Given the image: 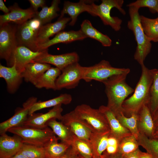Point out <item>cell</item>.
Masks as SVG:
<instances>
[{"mask_svg": "<svg viewBox=\"0 0 158 158\" xmlns=\"http://www.w3.org/2000/svg\"><path fill=\"white\" fill-rule=\"evenodd\" d=\"M141 74L133 94L123 102L122 107L124 115L130 117L138 114L144 105L149 104L151 87L153 78L152 69H150L144 64L141 66Z\"/></svg>", "mask_w": 158, "mask_h": 158, "instance_id": "1", "label": "cell"}, {"mask_svg": "<svg viewBox=\"0 0 158 158\" xmlns=\"http://www.w3.org/2000/svg\"><path fill=\"white\" fill-rule=\"evenodd\" d=\"M127 75H114L102 82L107 98V106L116 116L123 113L122 105L124 101L134 91L126 82Z\"/></svg>", "mask_w": 158, "mask_h": 158, "instance_id": "2", "label": "cell"}, {"mask_svg": "<svg viewBox=\"0 0 158 158\" xmlns=\"http://www.w3.org/2000/svg\"><path fill=\"white\" fill-rule=\"evenodd\" d=\"M128 7L130 19L128 22L127 27L133 32L137 44L134 59L141 66L144 64V61L150 52L152 44L142 26L139 9L133 6Z\"/></svg>", "mask_w": 158, "mask_h": 158, "instance_id": "3", "label": "cell"}, {"mask_svg": "<svg viewBox=\"0 0 158 158\" xmlns=\"http://www.w3.org/2000/svg\"><path fill=\"white\" fill-rule=\"evenodd\" d=\"M7 131L20 137L24 143L43 147L58 138L48 126L38 128L21 125L11 128Z\"/></svg>", "mask_w": 158, "mask_h": 158, "instance_id": "4", "label": "cell"}, {"mask_svg": "<svg viewBox=\"0 0 158 158\" xmlns=\"http://www.w3.org/2000/svg\"><path fill=\"white\" fill-rule=\"evenodd\" d=\"M73 110L77 116L92 133H103L110 131L107 119L99 109L82 104L76 106Z\"/></svg>", "mask_w": 158, "mask_h": 158, "instance_id": "5", "label": "cell"}, {"mask_svg": "<svg viewBox=\"0 0 158 158\" xmlns=\"http://www.w3.org/2000/svg\"><path fill=\"white\" fill-rule=\"evenodd\" d=\"M130 71V69L128 68L114 67L108 61L103 60L92 66H83L82 79L87 82L95 80L102 83L114 75H128Z\"/></svg>", "mask_w": 158, "mask_h": 158, "instance_id": "6", "label": "cell"}, {"mask_svg": "<svg viewBox=\"0 0 158 158\" xmlns=\"http://www.w3.org/2000/svg\"><path fill=\"white\" fill-rule=\"evenodd\" d=\"M42 25L37 19L33 18L20 25H16V37L17 46H23L34 51H39L37 38Z\"/></svg>", "mask_w": 158, "mask_h": 158, "instance_id": "7", "label": "cell"}, {"mask_svg": "<svg viewBox=\"0 0 158 158\" xmlns=\"http://www.w3.org/2000/svg\"><path fill=\"white\" fill-rule=\"evenodd\" d=\"M16 25L7 23L0 26V57L6 61L8 67L13 65V58L17 44Z\"/></svg>", "mask_w": 158, "mask_h": 158, "instance_id": "8", "label": "cell"}, {"mask_svg": "<svg viewBox=\"0 0 158 158\" xmlns=\"http://www.w3.org/2000/svg\"><path fill=\"white\" fill-rule=\"evenodd\" d=\"M123 0H102L99 5H97V16H99L104 25L110 26L116 31L121 28L122 20L117 17L111 16L110 11L114 8H117L123 15L126 12L122 8Z\"/></svg>", "mask_w": 158, "mask_h": 158, "instance_id": "9", "label": "cell"}, {"mask_svg": "<svg viewBox=\"0 0 158 158\" xmlns=\"http://www.w3.org/2000/svg\"><path fill=\"white\" fill-rule=\"evenodd\" d=\"M83 66L78 62L71 64L61 71L56 81V90L76 87L82 79Z\"/></svg>", "mask_w": 158, "mask_h": 158, "instance_id": "10", "label": "cell"}, {"mask_svg": "<svg viewBox=\"0 0 158 158\" xmlns=\"http://www.w3.org/2000/svg\"><path fill=\"white\" fill-rule=\"evenodd\" d=\"M96 6L97 5L91 1L81 0L77 3L65 1L59 18L63 17L65 14L68 15L71 18L69 25L73 26L78 16L83 12H87L92 16H97Z\"/></svg>", "mask_w": 158, "mask_h": 158, "instance_id": "11", "label": "cell"}, {"mask_svg": "<svg viewBox=\"0 0 158 158\" xmlns=\"http://www.w3.org/2000/svg\"><path fill=\"white\" fill-rule=\"evenodd\" d=\"M37 100L36 97H30L23 103L22 107H17L12 116L0 123V134L6 133L11 128L21 125L29 116L30 109Z\"/></svg>", "mask_w": 158, "mask_h": 158, "instance_id": "12", "label": "cell"}, {"mask_svg": "<svg viewBox=\"0 0 158 158\" xmlns=\"http://www.w3.org/2000/svg\"><path fill=\"white\" fill-rule=\"evenodd\" d=\"M8 8L10 11L8 13L0 16V26L7 23L21 24L34 18L37 12L31 7L26 9L21 8L16 3Z\"/></svg>", "mask_w": 158, "mask_h": 158, "instance_id": "13", "label": "cell"}, {"mask_svg": "<svg viewBox=\"0 0 158 158\" xmlns=\"http://www.w3.org/2000/svg\"><path fill=\"white\" fill-rule=\"evenodd\" d=\"M61 121L77 138L90 141L92 132L77 116L74 110L63 115Z\"/></svg>", "mask_w": 158, "mask_h": 158, "instance_id": "14", "label": "cell"}, {"mask_svg": "<svg viewBox=\"0 0 158 158\" xmlns=\"http://www.w3.org/2000/svg\"><path fill=\"white\" fill-rule=\"evenodd\" d=\"M61 105L60 104L53 107L45 113H34L29 115L21 125L44 128L47 126L46 123L51 119L54 118L61 121L63 116L61 113L63 111Z\"/></svg>", "mask_w": 158, "mask_h": 158, "instance_id": "15", "label": "cell"}, {"mask_svg": "<svg viewBox=\"0 0 158 158\" xmlns=\"http://www.w3.org/2000/svg\"><path fill=\"white\" fill-rule=\"evenodd\" d=\"M79 59L78 54L75 52L59 55H52L47 52L34 61L53 65L61 71L69 65L78 62Z\"/></svg>", "mask_w": 158, "mask_h": 158, "instance_id": "16", "label": "cell"}, {"mask_svg": "<svg viewBox=\"0 0 158 158\" xmlns=\"http://www.w3.org/2000/svg\"><path fill=\"white\" fill-rule=\"evenodd\" d=\"M47 52L48 49L34 51L25 46H18L14 53L13 66L14 64L17 70L21 73L27 64L34 61L37 58Z\"/></svg>", "mask_w": 158, "mask_h": 158, "instance_id": "17", "label": "cell"}, {"mask_svg": "<svg viewBox=\"0 0 158 158\" xmlns=\"http://www.w3.org/2000/svg\"><path fill=\"white\" fill-rule=\"evenodd\" d=\"M24 141L19 136H11L6 133L0 134V158H11L20 151Z\"/></svg>", "mask_w": 158, "mask_h": 158, "instance_id": "18", "label": "cell"}, {"mask_svg": "<svg viewBox=\"0 0 158 158\" xmlns=\"http://www.w3.org/2000/svg\"><path fill=\"white\" fill-rule=\"evenodd\" d=\"M71 20L70 17L59 18L54 23L42 25L39 30L37 38V43L38 48L39 45L48 41L50 37L62 31L67 23Z\"/></svg>", "mask_w": 158, "mask_h": 158, "instance_id": "19", "label": "cell"}, {"mask_svg": "<svg viewBox=\"0 0 158 158\" xmlns=\"http://www.w3.org/2000/svg\"><path fill=\"white\" fill-rule=\"evenodd\" d=\"M99 109L107 119L110 129V136L119 141L123 138L132 134L121 124L115 114L107 106L101 105Z\"/></svg>", "mask_w": 158, "mask_h": 158, "instance_id": "20", "label": "cell"}, {"mask_svg": "<svg viewBox=\"0 0 158 158\" xmlns=\"http://www.w3.org/2000/svg\"><path fill=\"white\" fill-rule=\"evenodd\" d=\"M0 77L5 80L8 92L15 93L21 84L23 78L14 64L11 67H6L0 64Z\"/></svg>", "mask_w": 158, "mask_h": 158, "instance_id": "21", "label": "cell"}, {"mask_svg": "<svg viewBox=\"0 0 158 158\" xmlns=\"http://www.w3.org/2000/svg\"><path fill=\"white\" fill-rule=\"evenodd\" d=\"M137 125L139 134L149 138H154L155 127L153 118L147 105H144L138 114Z\"/></svg>", "mask_w": 158, "mask_h": 158, "instance_id": "22", "label": "cell"}, {"mask_svg": "<svg viewBox=\"0 0 158 158\" xmlns=\"http://www.w3.org/2000/svg\"><path fill=\"white\" fill-rule=\"evenodd\" d=\"M87 38L80 30L75 31H61L57 34L52 39L39 45L40 51L48 49L50 46L60 43H68L78 40H82Z\"/></svg>", "mask_w": 158, "mask_h": 158, "instance_id": "23", "label": "cell"}, {"mask_svg": "<svg viewBox=\"0 0 158 158\" xmlns=\"http://www.w3.org/2000/svg\"><path fill=\"white\" fill-rule=\"evenodd\" d=\"M51 67V65L49 64L33 61L25 66L21 74L26 82L33 85L38 79Z\"/></svg>", "mask_w": 158, "mask_h": 158, "instance_id": "24", "label": "cell"}, {"mask_svg": "<svg viewBox=\"0 0 158 158\" xmlns=\"http://www.w3.org/2000/svg\"><path fill=\"white\" fill-rule=\"evenodd\" d=\"M61 73V71L58 68L51 67L43 73L33 85L38 89L44 88L56 90V81Z\"/></svg>", "mask_w": 158, "mask_h": 158, "instance_id": "25", "label": "cell"}, {"mask_svg": "<svg viewBox=\"0 0 158 158\" xmlns=\"http://www.w3.org/2000/svg\"><path fill=\"white\" fill-rule=\"evenodd\" d=\"M80 26V30L87 37L97 40L104 47H109L111 45L112 40L109 37L94 28L89 20L87 19L84 20Z\"/></svg>", "mask_w": 158, "mask_h": 158, "instance_id": "26", "label": "cell"}, {"mask_svg": "<svg viewBox=\"0 0 158 158\" xmlns=\"http://www.w3.org/2000/svg\"><path fill=\"white\" fill-rule=\"evenodd\" d=\"M72 99V97L71 95L64 93L47 101L37 102L30 107L29 115H31L37 111L44 108L54 107L60 104H69L71 102Z\"/></svg>", "mask_w": 158, "mask_h": 158, "instance_id": "27", "label": "cell"}, {"mask_svg": "<svg viewBox=\"0 0 158 158\" xmlns=\"http://www.w3.org/2000/svg\"><path fill=\"white\" fill-rule=\"evenodd\" d=\"M46 125L51 129L59 140L71 145L74 135L61 121H58L56 119H52L47 122Z\"/></svg>", "mask_w": 158, "mask_h": 158, "instance_id": "28", "label": "cell"}, {"mask_svg": "<svg viewBox=\"0 0 158 158\" xmlns=\"http://www.w3.org/2000/svg\"><path fill=\"white\" fill-rule=\"evenodd\" d=\"M110 133V131L103 133H92L90 142L93 149L94 158L100 157L106 150Z\"/></svg>", "mask_w": 158, "mask_h": 158, "instance_id": "29", "label": "cell"}, {"mask_svg": "<svg viewBox=\"0 0 158 158\" xmlns=\"http://www.w3.org/2000/svg\"><path fill=\"white\" fill-rule=\"evenodd\" d=\"M59 0H53L49 7L46 6L42 8L39 12H37L35 17L39 20L42 25L50 23L54 18L59 16L58 12L59 10Z\"/></svg>", "mask_w": 158, "mask_h": 158, "instance_id": "30", "label": "cell"}, {"mask_svg": "<svg viewBox=\"0 0 158 158\" xmlns=\"http://www.w3.org/2000/svg\"><path fill=\"white\" fill-rule=\"evenodd\" d=\"M57 138L44 147L46 158H59L68 151L71 145L66 142H58Z\"/></svg>", "mask_w": 158, "mask_h": 158, "instance_id": "31", "label": "cell"}, {"mask_svg": "<svg viewBox=\"0 0 158 158\" xmlns=\"http://www.w3.org/2000/svg\"><path fill=\"white\" fill-rule=\"evenodd\" d=\"M140 18L146 35L151 42H158V17L152 19L140 15Z\"/></svg>", "mask_w": 158, "mask_h": 158, "instance_id": "32", "label": "cell"}, {"mask_svg": "<svg viewBox=\"0 0 158 158\" xmlns=\"http://www.w3.org/2000/svg\"><path fill=\"white\" fill-rule=\"evenodd\" d=\"M71 145L80 158H94L93 149L90 141L80 139L74 135Z\"/></svg>", "mask_w": 158, "mask_h": 158, "instance_id": "33", "label": "cell"}, {"mask_svg": "<svg viewBox=\"0 0 158 158\" xmlns=\"http://www.w3.org/2000/svg\"><path fill=\"white\" fill-rule=\"evenodd\" d=\"M116 116L121 124L138 139L139 134L137 125L138 114H133L127 117L122 113Z\"/></svg>", "mask_w": 158, "mask_h": 158, "instance_id": "34", "label": "cell"}, {"mask_svg": "<svg viewBox=\"0 0 158 158\" xmlns=\"http://www.w3.org/2000/svg\"><path fill=\"white\" fill-rule=\"evenodd\" d=\"M152 70L153 78L150 89V99L148 106L153 117L158 109V69Z\"/></svg>", "mask_w": 158, "mask_h": 158, "instance_id": "35", "label": "cell"}, {"mask_svg": "<svg viewBox=\"0 0 158 158\" xmlns=\"http://www.w3.org/2000/svg\"><path fill=\"white\" fill-rule=\"evenodd\" d=\"M139 146L145 149L153 158H158V139L149 138L139 134L138 138Z\"/></svg>", "mask_w": 158, "mask_h": 158, "instance_id": "36", "label": "cell"}, {"mask_svg": "<svg viewBox=\"0 0 158 158\" xmlns=\"http://www.w3.org/2000/svg\"><path fill=\"white\" fill-rule=\"evenodd\" d=\"M139 146L138 139L131 134L119 141L118 152L122 154L129 153L139 148Z\"/></svg>", "mask_w": 158, "mask_h": 158, "instance_id": "37", "label": "cell"}, {"mask_svg": "<svg viewBox=\"0 0 158 158\" xmlns=\"http://www.w3.org/2000/svg\"><path fill=\"white\" fill-rule=\"evenodd\" d=\"M18 152L28 158H46L44 147L25 143Z\"/></svg>", "mask_w": 158, "mask_h": 158, "instance_id": "38", "label": "cell"}, {"mask_svg": "<svg viewBox=\"0 0 158 158\" xmlns=\"http://www.w3.org/2000/svg\"><path fill=\"white\" fill-rule=\"evenodd\" d=\"M158 3V0H138L127 6H133L139 9L142 7H147L152 13H154L157 12Z\"/></svg>", "mask_w": 158, "mask_h": 158, "instance_id": "39", "label": "cell"}, {"mask_svg": "<svg viewBox=\"0 0 158 158\" xmlns=\"http://www.w3.org/2000/svg\"><path fill=\"white\" fill-rule=\"evenodd\" d=\"M31 7L35 11L38 12L39 7L42 8L45 6L46 1L44 0H29Z\"/></svg>", "mask_w": 158, "mask_h": 158, "instance_id": "40", "label": "cell"}, {"mask_svg": "<svg viewBox=\"0 0 158 158\" xmlns=\"http://www.w3.org/2000/svg\"><path fill=\"white\" fill-rule=\"evenodd\" d=\"M59 158H80L74 149L71 145L68 151Z\"/></svg>", "mask_w": 158, "mask_h": 158, "instance_id": "41", "label": "cell"}, {"mask_svg": "<svg viewBox=\"0 0 158 158\" xmlns=\"http://www.w3.org/2000/svg\"><path fill=\"white\" fill-rule=\"evenodd\" d=\"M140 150L138 148L132 152L123 154L124 158H139V152Z\"/></svg>", "mask_w": 158, "mask_h": 158, "instance_id": "42", "label": "cell"}, {"mask_svg": "<svg viewBox=\"0 0 158 158\" xmlns=\"http://www.w3.org/2000/svg\"><path fill=\"white\" fill-rule=\"evenodd\" d=\"M0 10L4 12V14H7L10 11L9 8L5 5L2 0H0Z\"/></svg>", "mask_w": 158, "mask_h": 158, "instance_id": "43", "label": "cell"}, {"mask_svg": "<svg viewBox=\"0 0 158 158\" xmlns=\"http://www.w3.org/2000/svg\"><path fill=\"white\" fill-rule=\"evenodd\" d=\"M103 153L105 155L104 158H124L123 154L118 152L111 154H107L105 153Z\"/></svg>", "mask_w": 158, "mask_h": 158, "instance_id": "44", "label": "cell"}, {"mask_svg": "<svg viewBox=\"0 0 158 158\" xmlns=\"http://www.w3.org/2000/svg\"><path fill=\"white\" fill-rule=\"evenodd\" d=\"M139 158H153L151 154L147 152H143L140 150L139 152Z\"/></svg>", "mask_w": 158, "mask_h": 158, "instance_id": "45", "label": "cell"}, {"mask_svg": "<svg viewBox=\"0 0 158 158\" xmlns=\"http://www.w3.org/2000/svg\"><path fill=\"white\" fill-rule=\"evenodd\" d=\"M155 128L158 127V109L153 117Z\"/></svg>", "mask_w": 158, "mask_h": 158, "instance_id": "46", "label": "cell"}, {"mask_svg": "<svg viewBox=\"0 0 158 158\" xmlns=\"http://www.w3.org/2000/svg\"><path fill=\"white\" fill-rule=\"evenodd\" d=\"M11 158H28L21 153L18 152Z\"/></svg>", "mask_w": 158, "mask_h": 158, "instance_id": "47", "label": "cell"}, {"mask_svg": "<svg viewBox=\"0 0 158 158\" xmlns=\"http://www.w3.org/2000/svg\"><path fill=\"white\" fill-rule=\"evenodd\" d=\"M154 138L158 139V127L155 129L154 134Z\"/></svg>", "mask_w": 158, "mask_h": 158, "instance_id": "48", "label": "cell"}, {"mask_svg": "<svg viewBox=\"0 0 158 158\" xmlns=\"http://www.w3.org/2000/svg\"><path fill=\"white\" fill-rule=\"evenodd\" d=\"M105 155V154L104 153H103V155L100 157L99 158H104Z\"/></svg>", "mask_w": 158, "mask_h": 158, "instance_id": "49", "label": "cell"}, {"mask_svg": "<svg viewBox=\"0 0 158 158\" xmlns=\"http://www.w3.org/2000/svg\"><path fill=\"white\" fill-rule=\"evenodd\" d=\"M157 12L158 13V3L157 8Z\"/></svg>", "mask_w": 158, "mask_h": 158, "instance_id": "50", "label": "cell"}]
</instances>
